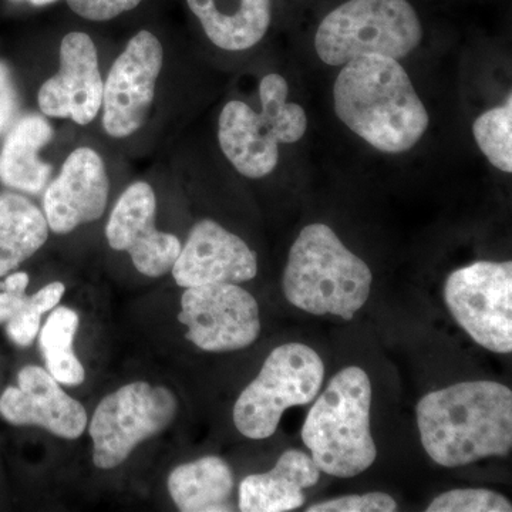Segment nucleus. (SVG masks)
Instances as JSON below:
<instances>
[{
    "label": "nucleus",
    "mask_w": 512,
    "mask_h": 512,
    "mask_svg": "<svg viewBox=\"0 0 512 512\" xmlns=\"http://www.w3.org/2000/svg\"><path fill=\"white\" fill-rule=\"evenodd\" d=\"M320 478L319 467L308 454L286 450L268 473L252 474L239 485V510L286 512L305 504V488Z\"/></svg>",
    "instance_id": "17"
},
{
    "label": "nucleus",
    "mask_w": 512,
    "mask_h": 512,
    "mask_svg": "<svg viewBox=\"0 0 512 512\" xmlns=\"http://www.w3.org/2000/svg\"><path fill=\"white\" fill-rule=\"evenodd\" d=\"M178 320L188 328L185 339L205 352L248 348L261 333L258 302L238 284L185 288Z\"/></svg>",
    "instance_id": "10"
},
{
    "label": "nucleus",
    "mask_w": 512,
    "mask_h": 512,
    "mask_svg": "<svg viewBox=\"0 0 512 512\" xmlns=\"http://www.w3.org/2000/svg\"><path fill=\"white\" fill-rule=\"evenodd\" d=\"M77 15L93 22H106L136 9L141 0H66Z\"/></svg>",
    "instance_id": "26"
},
{
    "label": "nucleus",
    "mask_w": 512,
    "mask_h": 512,
    "mask_svg": "<svg viewBox=\"0 0 512 512\" xmlns=\"http://www.w3.org/2000/svg\"><path fill=\"white\" fill-rule=\"evenodd\" d=\"M164 52L160 40L141 30L111 66L103 86V127L113 138L133 136L146 123Z\"/></svg>",
    "instance_id": "11"
},
{
    "label": "nucleus",
    "mask_w": 512,
    "mask_h": 512,
    "mask_svg": "<svg viewBox=\"0 0 512 512\" xmlns=\"http://www.w3.org/2000/svg\"><path fill=\"white\" fill-rule=\"evenodd\" d=\"M29 282L30 278L26 272H13L6 276L5 281L0 282V291L26 293Z\"/></svg>",
    "instance_id": "31"
},
{
    "label": "nucleus",
    "mask_w": 512,
    "mask_h": 512,
    "mask_svg": "<svg viewBox=\"0 0 512 512\" xmlns=\"http://www.w3.org/2000/svg\"><path fill=\"white\" fill-rule=\"evenodd\" d=\"M64 292H66V286L62 282H52V284L43 286L40 291L30 295V306L39 315H45V313L52 312L59 305Z\"/></svg>",
    "instance_id": "29"
},
{
    "label": "nucleus",
    "mask_w": 512,
    "mask_h": 512,
    "mask_svg": "<svg viewBox=\"0 0 512 512\" xmlns=\"http://www.w3.org/2000/svg\"><path fill=\"white\" fill-rule=\"evenodd\" d=\"M79 326V313L67 306H56L39 332L46 370L64 386H79L86 379L82 362L73 349Z\"/></svg>",
    "instance_id": "22"
},
{
    "label": "nucleus",
    "mask_w": 512,
    "mask_h": 512,
    "mask_svg": "<svg viewBox=\"0 0 512 512\" xmlns=\"http://www.w3.org/2000/svg\"><path fill=\"white\" fill-rule=\"evenodd\" d=\"M421 444L431 460L454 468L512 448V392L490 380L451 384L416 407Z\"/></svg>",
    "instance_id": "1"
},
{
    "label": "nucleus",
    "mask_w": 512,
    "mask_h": 512,
    "mask_svg": "<svg viewBox=\"0 0 512 512\" xmlns=\"http://www.w3.org/2000/svg\"><path fill=\"white\" fill-rule=\"evenodd\" d=\"M0 416L13 426L42 427L66 440L83 436L89 424L86 409L53 379L46 369L26 366L18 386H9L0 396Z\"/></svg>",
    "instance_id": "15"
},
{
    "label": "nucleus",
    "mask_w": 512,
    "mask_h": 512,
    "mask_svg": "<svg viewBox=\"0 0 512 512\" xmlns=\"http://www.w3.org/2000/svg\"><path fill=\"white\" fill-rule=\"evenodd\" d=\"M372 281L366 262L332 228L311 224L293 242L282 286L288 302L301 311L352 320L369 299Z\"/></svg>",
    "instance_id": "3"
},
{
    "label": "nucleus",
    "mask_w": 512,
    "mask_h": 512,
    "mask_svg": "<svg viewBox=\"0 0 512 512\" xmlns=\"http://www.w3.org/2000/svg\"><path fill=\"white\" fill-rule=\"evenodd\" d=\"M40 318H42V315H39L30 305L25 311L13 316L6 323V333H8L10 342L15 343L18 348L32 346L37 336H39Z\"/></svg>",
    "instance_id": "27"
},
{
    "label": "nucleus",
    "mask_w": 512,
    "mask_h": 512,
    "mask_svg": "<svg viewBox=\"0 0 512 512\" xmlns=\"http://www.w3.org/2000/svg\"><path fill=\"white\" fill-rule=\"evenodd\" d=\"M109 191V177L100 154L89 147L74 150L43 198V214L50 231L69 234L80 225L100 220Z\"/></svg>",
    "instance_id": "16"
},
{
    "label": "nucleus",
    "mask_w": 512,
    "mask_h": 512,
    "mask_svg": "<svg viewBox=\"0 0 512 512\" xmlns=\"http://www.w3.org/2000/svg\"><path fill=\"white\" fill-rule=\"evenodd\" d=\"M474 138L487 160L503 173H512V96L503 106L481 114L473 126Z\"/></svg>",
    "instance_id": "23"
},
{
    "label": "nucleus",
    "mask_w": 512,
    "mask_h": 512,
    "mask_svg": "<svg viewBox=\"0 0 512 512\" xmlns=\"http://www.w3.org/2000/svg\"><path fill=\"white\" fill-rule=\"evenodd\" d=\"M52 137L53 128L45 117H22L10 130L0 151V183L26 194L45 190L52 167L40 160L39 151Z\"/></svg>",
    "instance_id": "19"
},
{
    "label": "nucleus",
    "mask_w": 512,
    "mask_h": 512,
    "mask_svg": "<svg viewBox=\"0 0 512 512\" xmlns=\"http://www.w3.org/2000/svg\"><path fill=\"white\" fill-rule=\"evenodd\" d=\"M208 39L241 52L258 45L271 25V0H187Z\"/></svg>",
    "instance_id": "18"
},
{
    "label": "nucleus",
    "mask_w": 512,
    "mask_h": 512,
    "mask_svg": "<svg viewBox=\"0 0 512 512\" xmlns=\"http://www.w3.org/2000/svg\"><path fill=\"white\" fill-rule=\"evenodd\" d=\"M103 86L92 37L72 32L64 36L60 45L59 73L43 83L37 100L45 116L72 119L87 126L99 114Z\"/></svg>",
    "instance_id": "13"
},
{
    "label": "nucleus",
    "mask_w": 512,
    "mask_h": 512,
    "mask_svg": "<svg viewBox=\"0 0 512 512\" xmlns=\"http://www.w3.org/2000/svg\"><path fill=\"white\" fill-rule=\"evenodd\" d=\"M423 40V26L407 0H348L330 12L315 36L319 59L329 66L366 56L399 60Z\"/></svg>",
    "instance_id": "6"
},
{
    "label": "nucleus",
    "mask_w": 512,
    "mask_h": 512,
    "mask_svg": "<svg viewBox=\"0 0 512 512\" xmlns=\"http://www.w3.org/2000/svg\"><path fill=\"white\" fill-rule=\"evenodd\" d=\"M181 288L208 284H242L258 274V258L244 239L202 220L192 227L180 255L171 269Z\"/></svg>",
    "instance_id": "14"
},
{
    "label": "nucleus",
    "mask_w": 512,
    "mask_h": 512,
    "mask_svg": "<svg viewBox=\"0 0 512 512\" xmlns=\"http://www.w3.org/2000/svg\"><path fill=\"white\" fill-rule=\"evenodd\" d=\"M29 2L35 6H43V5H47V3L56 2V0H29Z\"/></svg>",
    "instance_id": "32"
},
{
    "label": "nucleus",
    "mask_w": 512,
    "mask_h": 512,
    "mask_svg": "<svg viewBox=\"0 0 512 512\" xmlns=\"http://www.w3.org/2000/svg\"><path fill=\"white\" fill-rule=\"evenodd\" d=\"M177 410V397L170 389L147 382L128 383L107 394L87 424L94 466H121L143 441L167 429Z\"/></svg>",
    "instance_id": "8"
},
{
    "label": "nucleus",
    "mask_w": 512,
    "mask_h": 512,
    "mask_svg": "<svg viewBox=\"0 0 512 512\" xmlns=\"http://www.w3.org/2000/svg\"><path fill=\"white\" fill-rule=\"evenodd\" d=\"M30 296L26 293L0 291V325H6L13 316L29 308Z\"/></svg>",
    "instance_id": "30"
},
{
    "label": "nucleus",
    "mask_w": 512,
    "mask_h": 512,
    "mask_svg": "<svg viewBox=\"0 0 512 512\" xmlns=\"http://www.w3.org/2000/svg\"><path fill=\"white\" fill-rule=\"evenodd\" d=\"M372 383L362 367L332 377L306 417L302 440L320 473L350 478L365 473L377 457L370 431Z\"/></svg>",
    "instance_id": "4"
},
{
    "label": "nucleus",
    "mask_w": 512,
    "mask_h": 512,
    "mask_svg": "<svg viewBox=\"0 0 512 512\" xmlns=\"http://www.w3.org/2000/svg\"><path fill=\"white\" fill-rule=\"evenodd\" d=\"M444 299L458 325L481 348L512 352V264L480 261L448 275Z\"/></svg>",
    "instance_id": "9"
},
{
    "label": "nucleus",
    "mask_w": 512,
    "mask_h": 512,
    "mask_svg": "<svg viewBox=\"0 0 512 512\" xmlns=\"http://www.w3.org/2000/svg\"><path fill=\"white\" fill-rule=\"evenodd\" d=\"M168 493L178 510L184 512L231 511L234 474L227 461L207 456L181 464L171 471Z\"/></svg>",
    "instance_id": "20"
},
{
    "label": "nucleus",
    "mask_w": 512,
    "mask_h": 512,
    "mask_svg": "<svg viewBox=\"0 0 512 512\" xmlns=\"http://www.w3.org/2000/svg\"><path fill=\"white\" fill-rule=\"evenodd\" d=\"M323 377L325 365L316 350L303 343L278 346L239 394L232 412L235 427L247 439H269L286 410L313 402Z\"/></svg>",
    "instance_id": "7"
},
{
    "label": "nucleus",
    "mask_w": 512,
    "mask_h": 512,
    "mask_svg": "<svg viewBox=\"0 0 512 512\" xmlns=\"http://www.w3.org/2000/svg\"><path fill=\"white\" fill-rule=\"evenodd\" d=\"M156 215L153 187L137 181L121 194L106 227L110 247L128 252L137 271L148 278L171 272L183 247L175 235L158 231Z\"/></svg>",
    "instance_id": "12"
},
{
    "label": "nucleus",
    "mask_w": 512,
    "mask_h": 512,
    "mask_svg": "<svg viewBox=\"0 0 512 512\" xmlns=\"http://www.w3.org/2000/svg\"><path fill=\"white\" fill-rule=\"evenodd\" d=\"M288 82L281 74H266L259 84L261 113L244 101L225 104L218 121L222 153L239 174L264 178L275 170L281 144L298 143L308 128L305 110L289 103Z\"/></svg>",
    "instance_id": "5"
},
{
    "label": "nucleus",
    "mask_w": 512,
    "mask_h": 512,
    "mask_svg": "<svg viewBox=\"0 0 512 512\" xmlns=\"http://www.w3.org/2000/svg\"><path fill=\"white\" fill-rule=\"evenodd\" d=\"M397 503L386 493H367L335 498L306 508L308 512H393Z\"/></svg>",
    "instance_id": "25"
},
{
    "label": "nucleus",
    "mask_w": 512,
    "mask_h": 512,
    "mask_svg": "<svg viewBox=\"0 0 512 512\" xmlns=\"http://www.w3.org/2000/svg\"><path fill=\"white\" fill-rule=\"evenodd\" d=\"M333 86L339 120L376 150H412L430 119L409 74L397 60L366 56L343 64Z\"/></svg>",
    "instance_id": "2"
},
{
    "label": "nucleus",
    "mask_w": 512,
    "mask_h": 512,
    "mask_svg": "<svg viewBox=\"0 0 512 512\" xmlns=\"http://www.w3.org/2000/svg\"><path fill=\"white\" fill-rule=\"evenodd\" d=\"M49 238L43 211L15 192L0 194V278L36 254Z\"/></svg>",
    "instance_id": "21"
},
{
    "label": "nucleus",
    "mask_w": 512,
    "mask_h": 512,
    "mask_svg": "<svg viewBox=\"0 0 512 512\" xmlns=\"http://www.w3.org/2000/svg\"><path fill=\"white\" fill-rule=\"evenodd\" d=\"M19 110L18 93L8 64L0 60V136L12 124Z\"/></svg>",
    "instance_id": "28"
},
{
    "label": "nucleus",
    "mask_w": 512,
    "mask_h": 512,
    "mask_svg": "<svg viewBox=\"0 0 512 512\" xmlns=\"http://www.w3.org/2000/svg\"><path fill=\"white\" fill-rule=\"evenodd\" d=\"M429 512H510L511 501L487 488H461L437 495Z\"/></svg>",
    "instance_id": "24"
}]
</instances>
